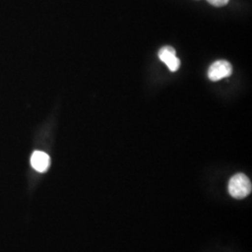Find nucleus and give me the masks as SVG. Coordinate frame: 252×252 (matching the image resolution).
<instances>
[{"instance_id":"f257e3e1","label":"nucleus","mask_w":252,"mask_h":252,"mask_svg":"<svg viewBox=\"0 0 252 252\" xmlns=\"http://www.w3.org/2000/svg\"><path fill=\"white\" fill-rule=\"evenodd\" d=\"M252 189L251 180L242 173L233 176L228 184L229 193L235 199L246 198L251 194Z\"/></svg>"},{"instance_id":"20e7f679","label":"nucleus","mask_w":252,"mask_h":252,"mask_svg":"<svg viewBox=\"0 0 252 252\" xmlns=\"http://www.w3.org/2000/svg\"><path fill=\"white\" fill-rule=\"evenodd\" d=\"M51 163V159L47 153L35 152L31 156V165L37 172H46Z\"/></svg>"},{"instance_id":"7ed1b4c3","label":"nucleus","mask_w":252,"mask_h":252,"mask_svg":"<svg viewBox=\"0 0 252 252\" xmlns=\"http://www.w3.org/2000/svg\"><path fill=\"white\" fill-rule=\"evenodd\" d=\"M160 60L167 65L172 72L177 71L180 68V59L176 56V51L172 47H163L159 52Z\"/></svg>"},{"instance_id":"39448f33","label":"nucleus","mask_w":252,"mask_h":252,"mask_svg":"<svg viewBox=\"0 0 252 252\" xmlns=\"http://www.w3.org/2000/svg\"><path fill=\"white\" fill-rule=\"evenodd\" d=\"M207 2L215 7H222L225 6L226 4L229 2V0H207Z\"/></svg>"},{"instance_id":"f03ea898","label":"nucleus","mask_w":252,"mask_h":252,"mask_svg":"<svg viewBox=\"0 0 252 252\" xmlns=\"http://www.w3.org/2000/svg\"><path fill=\"white\" fill-rule=\"evenodd\" d=\"M232 72L233 67L231 63L224 60H220L210 65L208 69V78L210 81H220L231 76Z\"/></svg>"}]
</instances>
